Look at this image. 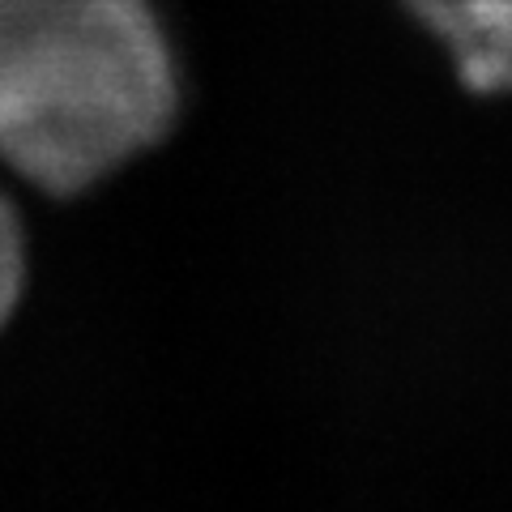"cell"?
Segmentation results:
<instances>
[{"instance_id":"1","label":"cell","mask_w":512,"mask_h":512,"mask_svg":"<svg viewBox=\"0 0 512 512\" xmlns=\"http://www.w3.org/2000/svg\"><path fill=\"white\" fill-rule=\"evenodd\" d=\"M180 64L150 0H0V167L69 201L163 146Z\"/></svg>"},{"instance_id":"2","label":"cell","mask_w":512,"mask_h":512,"mask_svg":"<svg viewBox=\"0 0 512 512\" xmlns=\"http://www.w3.org/2000/svg\"><path fill=\"white\" fill-rule=\"evenodd\" d=\"M26 274H30V256H26V227L22 214L5 192H0V329L13 320L26 291Z\"/></svg>"}]
</instances>
